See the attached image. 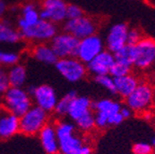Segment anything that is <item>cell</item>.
I'll return each mask as SVG.
<instances>
[{
	"label": "cell",
	"instance_id": "cell-1",
	"mask_svg": "<svg viewBox=\"0 0 155 154\" xmlns=\"http://www.w3.org/2000/svg\"><path fill=\"white\" fill-rule=\"evenodd\" d=\"M59 154H93V147L78 132L74 124L58 121L55 124Z\"/></svg>",
	"mask_w": 155,
	"mask_h": 154
},
{
	"label": "cell",
	"instance_id": "cell-2",
	"mask_svg": "<svg viewBox=\"0 0 155 154\" xmlns=\"http://www.w3.org/2000/svg\"><path fill=\"white\" fill-rule=\"evenodd\" d=\"M155 101V87L148 81H140L138 86L125 98V105L136 113H143Z\"/></svg>",
	"mask_w": 155,
	"mask_h": 154
},
{
	"label": "cell",
	"instance_id": "cell-3",
	"mask_svg": "<svg viewBox=\"0 0 155 154\" xmlns=\"http://www.w3.org/2000/svg\"><path fill=\"white\" fill-rule=\"evenodd\" d=\"M0 104L11 113L19 118L30 109L32 106V99L24 87L10 86L1 95Z\"/></svg>",
	"mask_w": 155,
	"mask_h": 154
},
{
	"label": "cell",
	"instance_id": "cell-4",
	"mask_svg": "<svg viewBox=\"0 0 155 154\" xmlns=\"http://www.w3.org/2000/svg\"><path fill=\"white\" fill-rule=\"evenodd\" d=\"M21 39L31 43H46L57 35L58 27L56 24L44 19H39L34 25L18 30Z\"/></svg>",
	"mask_w": 155,
	"mask_h": 154
},
{
	"label": "cell",
	"instance_id": "cell-5",
	"mask_svg": "<svg viewBox=\"0 0 155 154\" xmlns=\"http://www.w3.org/2000/svg\"><path fill=\"white\" fill-rule=\"evenodd\" d=\"M50 113L32 105L27 112L19 116V132L25 136H36L48 123Z\"/></svg>",
	"mask_w": 155,
	"mask_h": 154
},
{
	"label": "cell",
	"instance_id": "cell-6",
	"mask_svg": "<svg viewBox=\"0 0 155 154\" xmlns=\"http://www.w3.org/2000/svg\"><path fill=\"white\" fill-rule=\"evenodd\" d=\"M135 60L134 67L141 71L149 70L155 65V39L143 37L138 43L134 45Z\"/></svg>",
	"mask_w": 155,
	"mask_h": 154
},
{
	"label": "cell",
	"instance_id": "cell-7",
	"mask_svg": "<svg viewBox=\"0 0 155 154\" xmlns=\"http://www.w3.org/2000/svg\"><path fill=\"white\" fill-rule=\"evenodd\" d=\"M55 68L64 79L71 83L82 81L87 75L86 65L77 57L58 58Z\"/></svg>",
	"mask_w": 155,
	"mask_h": 154
},
{
	"label": "cell",
	"instance_id": "cell-8",
	"mask_svg": "<svg viewBox=\"0 0 155 154\" xmlns=\"http://www.w3.org/2000/svg\"><path fill=\"white\" fill-rule=\"evenodd\" d=\"M32 99V104L43 109L48 113H53L56 102L58 100L56 91L48 84H41L38 86L31 85L26 89Z\"/></svg>",
	"mask_w": 155,
	"mask_h": 154
},
{
	"label": "cell",
	"instance_id": "cell-9",
	"mask_svg": "<svg viewBox=\"0 0 155 154\" xmlns=\"http://www.w3.org/2000/svg\"><path fill=\"white\" fill-rule=\"evenodd\" d=\"M97 29H98V23L96 19L86 15L74 19H66L64 24V32L72 35L79 40L92 35H96Z\"/></svg>",
	"mask_w": 155,
	"mask_h": 154
},
{
	"label": "cell",
	"instance_id": "cell-10",
	"mask_svg": "<svg viewBox=\"0 0 155 154\" xmlns=\"http://www.w3.org/2000/svg\"><path fill=\"white\" fill-rule=\"evenodd\" d=\"M80 40L66 32H57L50 41V45L58 58L75 57Z\"/></svg>",
	"mask_w": 155,
	"mask_h": 154
},
{
	"label": "cell",
	"instance_id": "cell-11",
	"mask_svg": "<svg viewBox=\"0 0 155 154\" xmlns=\"http://www.w3.org/2000/svg\"><path fill=\"white\" fill-rule=\"evenodd\" d=\"M104 50V40L98 35H92V36L80 40L75 57L86 65Z\"/></svg>",
	"mask_w": 155,
	"mask_h": 154
},
{
	"label": "cell",
	"instance_id": "cell-12",
	"mask_svg": "<svg viewBox=\"0 0 155 154\" xmlns=\"http://www.w3.org/2000/svg\"><path fill=\"white\" fill-rule=\"evenodd\" d=\"M66 9L65 0H42L39 5L40 18L57 25L66 21Z\"/></svg>",
	"mask_w": 155,
	"mask_h": 154
},
{
	"label": "cell",
	"instance_id": "cell-13",
	"mask_svg": "<svg viewBox=\"0 0 155 154\" xmlns=\"http://www.w3.org/2000/svg\"><path fill=\"white\" fill-rule=\"evenodd\" d=\"M128 26L125 23H116L111 26L106 38L107 50L111 53H116L127 44Z\"/></svg>",
	"mask_w": 155,
	"mask_h": 154
},
{
	"label": "cell",
	"instance_id": "cell-14",
	"mask_svg": "<svg viewBox=\"0 0 155 154\" xmlns=\"http://www.w3.org/2000/svg\"><path fill=\"white\" fill-rule=\"evenodd\" d=\"M19 132V118L0 104V141L8 140Z\"/></svg>",
	"mask_w": 155,
	"mask_h": 154
},
{
	"label": "cell",
	"instance_id": "cell-15",
	"mask_svg": "<svg viewBox=\"0 0 155 154\" xmlns=\"http://www.w3.org/2000/svg\"><path fill=\"white\" fill-rule=\"evenodd\" d=\"M113 53L108 50H104L100 52L94 59H92L88 64H86L87 73H91L93 77L109 75L110 68L114 64Z\"/></svg>",
	"mask_w": 155,
	"mask_h": 154
},
{
	"label": "cell",
	"instance_id": "cell-16",
	"mask_svg": "<svg viewBox=\"0 0 155 154\" xmlns=\"http://www.w3.org/2000/svg\"><path fill=\"white\" fill-rule=\"evenodd\" d=\"M41 147L45 154H59L58 139L56 135L55 125L48 123L38 134Z\"/></svg>",
	"mask_w": 155,
	"mask_h": 154
},
{
	"label": "cell",
	"instance_id": "cell-17",
	"mask_svg": "<svg viewBox=\"0 0 155 154\" xmlns=\"http://www.w3.org/2000/svg\"><path fill=\"white\" fill-rule=\"evenodd\" d=\"M40 19L39 5L35 2H27L21 8V15L17 19L16 28L18 30L34 25Z\"/></svg>",
	"mask_w": 155,
	"mask_h": 154
},
{
	"label": "cell",
	"instance_id": "cell-18",
	"mask_svg": "<svg viewBox=\"0 0 155 154\" xmlns=\"http://www.w3.org/2000/svg\"><path fill=\"white\" fill-rule=\"evenodd\" d=\"M92 106L93 101L90 97L77 95L70 102V106H69L67 112L68 118L71 119L73 122H75L79 118L92 111Z\"/></svg>",
	"mask_w": 155,
	"mask_h": 154
},
{
	"label": "cell",
	"instance_id": "cell-19",
	"mask_svg": "<svg viewBox=\"0 0 155 154\" xmlns=\"http://www.w3.org/2000/svg\"><path fill=\"white\" fill-rule=\"evenodd\" d=\"M140 81L141 80L136 75H134L133 72L123 75V77L114 78V85H115L116 95H119L120 97L125 99L126 97L130 95L135 91V89L138 86Z\"/></svg>",
	"mask_w": 155,
	"mask_h": 154
},
{
	"label": "cell",
	"instance_id": "cell-20",
	"mask_svg": "<svg viewBox=\"0 0 155 154\" xmlns=\"http://www.w3.org/2000/svg\"><path fill=\"white\" fill-rule=\"evenodd\" d=\"M30 55L39 63L55 65L58 57L48 43H36L30 49Z\"/></svg>",
	"mask_w": 155,
	"mask_h": 154
},
{
	"label": "cell",
	"instance_id": "cell-21",
	"mask_svg": "<svg viewBox=\"0 0 155 154\" xmlns=\"http://www.w3.org/2000/svg\"><path fill=\"white\" fill-rule=\"evenodd\" d=\"M21 40L18 29L9 19H0V44H16Z\"/></svg>",
	"mask_w": 155,
	"mask_h": 154
},
{
	"label": "cell",
	"instance_id": "cell-22",
	"mask_svg": "<svg viewBox=\"0 0 155 154\" xmlns=\"http://www.w3.org/2000/svg\"><path fill=\"white\" fill-rule=\"evenodd\" d=\"M7 73L10 86L23 87L25 85L27 80V70L24 65L17 63L13 66H10L7 70Z\"/></svg>",
	"mask_w": 155,
	"mask_h": 154
},
{
	"label": "cell",
	"instance_id": "cell-23",
	"mask_svg": "<svg viewBox=\"0 0 155 154\" xmlns=\"http://www.w3.org/2000/svg\"><path fill=\"white\" fill-rule=\"evenodd\" d=\"M121 102L110 98H101L97 101H93L92 110L93 112H102V113L110 116V114L120 112L121 110Z\"/></svg>",
	"mask_w": 155,
	"mask_h": 154
},
{
	"label": "cell",
	"instance_id": "cell-24",
	"mask_svg": "<svg viewBox=\"0 0 155 154\" xmlns=\"http://www.w3.org/2000/svg\"><path fill=\"white\" fill-rule=\"evenodd\" d=\"M77 95H78V93L75 91H69L68 93H66L63 97L58 98L55 108H54L53 113L55 114L57 118H64V116H67L70 102L72 101V99L74 98Z\"/></svg>",
	"mask_w": 155,
	"mask_h": 154
},
{
	"label": "cell",
	"instance_id": "cell-25",
	"mask_svg": "<svg viewBox=\"0 0 155 154\" xmlns=\"http://www.w3.org/2000/svg\"><path fill=\"white\" fill-rule=\"evenodd\" d=\"M113 55L115 62L134 68V60H135V49H134V45L126 44L124 48L119 50Z\"/></svg>",
	"mask_w": 155,
	"mask_h": 154
},
{
	"label": "cell",
	"instance_id": "cell-26",
	"mask_svg": "<svg viewBox=\"0 0 155 154\" xmlns=\"http://www.w3.org/2000/svg\"><path fill=\"white\" fill-rule=\"evenodd\" d=\"M74 125L77 129L81 132H91L94 130L96 127H95V118L93 110L78 119L74 122Z\"/></svg>",
	"mask_w": 155,
	"mask_h": 154
},
{
	"label": "cell",
	"instance_id": "cell-27",
	"mask_svg": "<svg viewBox=\"0 0 155 154\" xmlns=\"http://www.w3.org/2000/svg\"><path fill=\"white\" fill-rule=\"evenodd\" d=\"M19 54L15 51H7L0 49V66L1 67H10L19 62Z\"/></svg>",
	"mask_w": 155,
	"mask_h": 154
},
{
	"label": "cell",
	"instance_id": "cell-28",
	"mask_svg": "<svg viewBox=\"0 0 155 154\" xmlns=\"http://www.w3.org/2000/svg\"><path fill=\"white\" fill-rule=\"evenodd\" d=\"M95 82L97 84L104 87L106 91H108L110 94L116 95L115 92V85H114V79L110 75H98V77H94Z\"/></svg>",
	"mask_w": 155,
	"mask_h": 154
},
{
	"label": "cell",
	"instance_id": "cell-29",
	"mask_svg": "<svg viewBox=\"0 0 155 154\" xmlns=\"http://www.w3.org/2000/svg\"><path fill=\"white\" fill-rule=\"evenodd\" d=\"M133 68L129 67V66H126L124 64L117 63V62H114V64L112 65V67L110 68L109 75L112 78H119V77H123V75H128L131 72Z\"/></svg>",
	"mask_w": 155,
	"mask_h": 154
},
{
	"label": "cell",
	"instance_id": "cell-30",
	"mask_svg": "<svg viewBox=\"0 0 155 154\" xmlns=\"http://www.w3.org/2000/svg\"><path fill=\"white\" fill-rule=\"evenodd\" d=\"M134 154H155V148L150 142H137L133 146Z\"/></svg>",
	"mask_w": 155,
	"mask_h": 154
},
{
	"label": "cell",
	"instance_id": "cell-31",
	"mask_svg": "<svg viewBox=\"0 0 155 154\" xmlns=\"http://www.w3.org/2000/svg\"><path fill=\"white\" fill-rule=\"evenodd\" d=\"M143 37L144 36H143V32L141 29L137 28V27L128 28V32H127V44H129V45H136Z\"/></svg>",
	"mask_w": 155,
	"mask_h": 154
},
{
	"label": "cell",
	"instance_id": "cell-32",
	"mask_svg": "<svg viewBox=\"0 0 155 154\" xmlns=\"http://www.w3.org/2000/svg\"><path fill=\"white\" fill-rule=\"evenodd\" d=\"M84 12L79 5H67L66 9V19H74L83 16Z\"/></svg>",
	"mask_w": 155,
	"mask_h": 154
},
{
	"label": "cell",
	"instance_id": "cell-33",
	"mask_svg": "<svg viewBox=\"0 0 155 154\" xmlns=\"http://www.w3.org/2000/svg\"><path fill=\"white\" fill-rule=\"evenodd\" d=\"M10 87L7 70L0 66V96Z\"/></svg>",
	"mask_w": 155,
	"mask_h": 154
},
{
	"label": "cell",
	"instance_id": "cell-34",
	"mask_svg": "<svg viewBox=\"0 0 155 154\" xmlns=\"http://www.w3.org/2000/svg\"><path fill=\"white\" fill-rule=\"evenodd\" d=\"M124 119L123 116H121L120 112H116V113H113V114H110L108 116V126H117L120 124L124 122Z\"/></svg>",
	"mask_w": 155,
	"mask_h": 154
},
{
	"label": "cell",
	"instance_id": "cell-35",
	"mask_svg": "<svg viewBox=\"0 0 155 154\" xmlns=\"http://www.w3.org/2000/svg\"><path fill=\"white\" fill-rule=\"evenodd\" d=\"M120 113H121V116H123L124 120H126V119H129L131 116H133V111L130 110V109L128 108V107L126 106H122L121 107V110H120Z\"/></svg>",
	"mask_w": 155,
	"mask_h": 154
},
{
	"label": "cell",
	"instance_id": "cell-36",
	"mask_svg": "<svg viewBox=\"0 0 155 154\" xmlns=\"http://www.w3.org/2000/svg\"><path fill=\"white\" fill-rule=\"evenodd\" d=\"M8 11L7 3L3 1V0H0V19L5 18V15Z\"/></svg>",
	"mask_w": 155,
	"mask_h": 154
},
{
	"label": "cell",
	"instance_id": "cell-37",
	"mask_svg": "<svg viewBox=\"0 0 155 154\" xmlns=\"http://www.w3.org/2000/svg\"><path fill=\"white\" fill-rule=\"evenodd\" d=\"M150 143L153 146V147L155 148V136H153V137H152V139H151V142H150Z\"/></svg>",
	"mask_w": 155,
	"mask_h": 154
},
{
	"label": "cell",
	"instance_id": "cell-38",
	"mask_svg": "<svg viewBox=\"0 0 155 154\" xmlns=\"http://www.w3.org/2000/svg\"><path fill=\"white\" fill-rule=\"evenodd\" d=\"M153 86L155 87V73H154V75H153Z\"/></svg>",
	"mask_w": 155,
	"mask_h": 154
}]
</instances>
